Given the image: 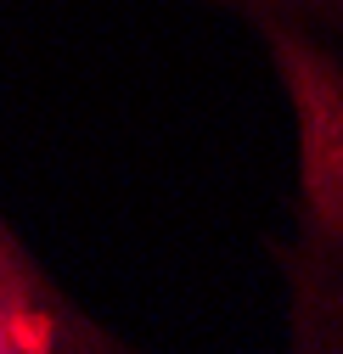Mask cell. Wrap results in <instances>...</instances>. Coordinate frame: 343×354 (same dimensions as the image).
I'll use <instances>...</instances> for the list:
<instances>
[{"instance_id":"6da1fadb","label":"cell","mask_w":343,"mask_h":354,"mask_svg":"<svg viewBox=\"0 0 343 354\" xmlns=\"http://www.w3.org/2000/svg\"><path fill=\"white\" fill-rule=\"evenodd\" d=\"M293 141L287 231L270 236L293 354H343V51L310 34L253 39Z\"/></svg>"},{"instance_id":"7a4b0ae2","label":"cell","mask_w":343,"mask_h":354,"mask_svg":"<svg viewBox=\"0 0 343 354\" xmlns=\"http://www.w3.org/2000/svg\"><path fill=\"white\" fill-rule=\"evenodd\" d=\"M130 332L102 321L0 208V354H130Z\"/></svg>"},{"instance_id":"3957f363","label":"cell","mask_w":343,"mask_h":354,"mask_svg":"<svg viewBox=\"0 0 343 354\" xmlns=\"http://www.w3.org/2000/svg\"><path fill=\"white\" fill-rule=\"evenodd\" d=\"M180 6L225 17L248 39H265V34H310V39H321V46L343 51V0H180Z\"/></svg>"}]
</instances>
